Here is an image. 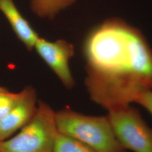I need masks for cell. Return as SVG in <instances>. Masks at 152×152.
I'll return each mask as SVG.
<instances>
[{
  "label": "cell",
  "instance_id": "obj_1",
  "mask_svg": "<svg viewBox=\"0 0 152 152\" xmlns=\"http://www.w3.org/2000/svg\"><path fill=\"white\" fill-rule=\"evenodd\" d=\"M92 100L108 110L135 103L152 89V50L137 29L118 19L94 29L85 44Z\"/></svg>",
  "mask_w": 152,
  "mask_h": 152
},
{
  "label": "cell",
  "instance_id": "obj_2",
  "mask_svg": "<svg viewBox=\"0 0 152 152\" xmlns=\"http://www.w3.org/2000/svg\"><path fill=\"white\" fill-rule=\"evenodd\" d=\"M58 132L70 136L98 152H125L117 140L107 116L81 114L70 108L55 112Z\"/></svg>",
  "mask_w": 152,
  "mask_h": 152
},
{
  "label": "cell",
  "instance_id": "obj_3",
  "mask_svg": "<svg viewBox=\"0 0 152 152\" xmlns=\"http://www.w3.org/2000/svg\"><path fill=\"white\" fill-rule=\"evenodd\" d=\"M58 134L55 112L40 101L32 120L19 132L0 141V152H53Z\"/></svg>",
  "mask_w": 152,
  "mask_h": 152
},
{
  "label": "cell",
  "instance_id": "obj_4",
  "mask_svg": "<svg viewBox=\"0 0 152 152\" xmlns=\"http://www.w3.org/2000/svg\"><path fill=\"white\" fill-rule=\"evenodd\" d=\"M117 140L125 150L152 152V130L130 105L108 111L107 115Z\"/></svg>",
  "mask_w": 152,
  "mask_h": 152
},
{
  "label": "cell",
  "instance_id": "obj_5",
  "mask_svg": "<svg viewBox=\"0 0 152 152\" xmlns=\"http://www.w3.org/2000/svg\"><path fill=\"white\" fill-rule=\"evenodd\" d=\"M34 48L65 87L68 88L73 87L75 81L68 61L74 55L73 46L65 40L50 42L39 37Z\"/></svg>",
  "mask_w": 152,
  "mask_h": 152
},
{
  "label": "cell",
  "instance_id": "obj_6",
  "mask_svg": "<svg viewBox=\"0 0 152 152\" xmlns=\"http://www.w3.org/2000/svg\"><path fill=\"white\" fill-rule=\"evenodd\" d=\"M14 107L0 120V141L9 139L32 120L37 108L36 92L31 86L26 87Z\"/></svg>",
  "mask_w": 152,
  "mask_h": 152
},
{
  "label": "cell",
  "instance_id": "obj_7",
  "mask_svg": "<svg viewBox=\"0 0 152 152\" xmlns=\"http://www.w3.org/2000/svg\"><path fill=\"white\" fill-rule=\"evenodd\" d=\"M0 11L5 16L13 31L29 50H32L39 37L22 16L13 0H0Z\"/></svg>",
  "mask_w": 152,
  "mask_h": 152
},
{
  "label": "cell",
  "instance_id": "obj_8",
  "mask_svg": "<svg viewBox=\"0 0 152 152\" xmlns=\"http://www.w3.org/2000/svg\"><path fill=\"white\" fill-rule=\"evenodd\" d=\"M76 0H31V8L38 16L52 19L59 11L72 5Z\"/></svg>",
  "mask_w": 152,
  "mask_h": 152
},
{
  "label": "cell",
  "instance_id": "obj_9",
  "mask_svg": "<svg viewBox=\"0 0 152 152\" xmlns=\"http://www.w3.org/2000/svg\"><path fill=\"white\" fill-rule=\"evenodd\" d=\"M53 152H98L86 144L58 132Z\"/></svg>",
  "mask_w": 152,
  "mask_h": 152
},
{
  "label": "cell",
  "instance_id": "obj_10",
  "mask_svg": "<svg viewBox=\"0 0 152 152\" xmlns=\"http://www.w3.org/2000/svg\"><path fill=\"white\" fill-rule=\"evenodd\" d=\"M20 96L21 92L14 93L0 86V120L14 107Z\"/></svg>",
  "mask_w": 152,
  "mask_h": 152
},
{
  "label": "cell",
  "instance_id": "obj_11",
  "mask_svg": "<svg viewBox=\"0 0 152 152\" xmlns=\"http://www.w3.org/2000/svg\"><path fill=\"white\" fill-rule=\"evenodd\" d=\"M135 103L140 104L152 115V89L145 90L140 92L136 98Z\"/></svg>",
  "mask_w": 152,
  "mask_h": 152
}]
</instances>
